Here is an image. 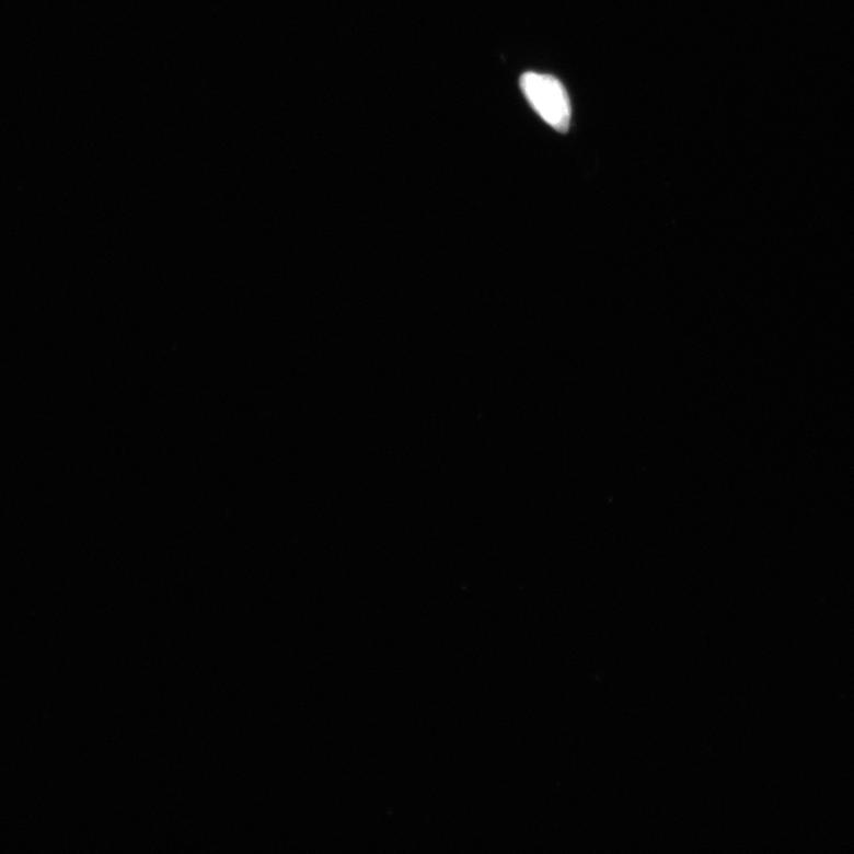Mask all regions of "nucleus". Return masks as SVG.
Returning <instances> with one entry per match:
<instances>
[{"mask_svg": "<svg viewBox=\"0 0 854 854\" xmlns=\"http://www.w3.org/2000/svg\"><path fill=\"white\" fill-rule=\"evenodd\" d=\"M521 91L539 117L559 132L572 124V103L563 83L552 76L529 71L521 77Z\"/></svg>", "mask_w": 854, "mask_h": 854, "instance_id": "nucleus-1", "label": "nucleus"}]
</instances>
